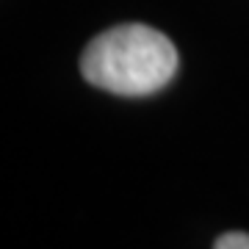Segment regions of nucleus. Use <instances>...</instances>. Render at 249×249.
Here are the masks:
<instances>
[{"label":"nucleus","mask_w":249,"mask_h":249,"mask_svg":"<svg viewBox=\"0 0 249 249\" xmlns=\"http://www.w3.org/2000/svg\"><path fill=\"white\" fill-rule=\"evenodd\" d=\"M213 249H249V235L247 232H227L216 241Z\"/></svg>","instance_id":"f03ea898"},{"label":"nucleus","mask_w":249,"mask_h":249,"mask_svg":"<svg viewBox=\"0 0 249 249\" xmlns=\"http://www.w3.org/2000/svg\"><path fill=\"white\" fill-rule=\"evenodd\" d=\"M178 70V50L150 25L127 22L91 39L80 58V72L91 86L124 97L163 89Z\"/></svg>","instance_id":"f257e3e1"}]
</instances>
